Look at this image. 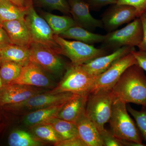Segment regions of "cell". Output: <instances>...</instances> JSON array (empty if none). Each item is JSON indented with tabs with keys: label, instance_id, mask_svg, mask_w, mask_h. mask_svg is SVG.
I'll use <instances>...</instances> for the list:
<instances>
[{
	"label": "cell",
	"instance_id": "1",
	"mask_svg": "<svg viewBox=\"0 0 146 146\" xmlns=\"http://www.w3.org/2000/svg\"><path fill=\"white\" fill-rule=\"evenodd\" d=\"M138 65H131L112 89L114 96L125 103L146 107V76Z\"/></svg>",
	"mask_w": 146,
	"mask_h": 146
},
{
	"label": "cell",
	"instance_id": "2",
	"mask_svg": "<svg viewBox=\"0 0 146 146\" xmlns=\"http://www.w3.org/2000/svg\"><path fill=\"white\" fill-rule=\"evenodd\" d=\"M109 122L112 133L119 140L145 146L136 123L128 113L126 103L115 97Z\"/></svg>",
	"mask_w": 146,
	"mask_h": 146
},
{
	"label": "cell",
	"instance_id": "3",
	"mask_svg": "<svg viewBox=\"0 0 146 146\" xmlns=\"http://www.w3.org/2000/svg\"><path fill=\"white\" fill-rule=\"evenodd\" d=\"M97 76L90 74L82 67L71 63L59 83L49 92L52 94L70 92L83 96H89L93 90Z\"/></svg>",
	"mask_w": 146,
	"mask_h": 146
},
{
	"label": "cell",
	"instance_id": "4",
	"mask_svg": "<svg viewBox=\"0 0 146 146\" xmlns=\"http://www.w3.org/2000/svg\"><path fill=\"white\" fill-rule=\"evenodd\" d=\"M115 99L112 89H100L92 92L87 98L86 115L97 127L100 134L109 122Z\"/></svg>",
	"mask_w": 146,
	"mask_h": 146
},
{
	"label": "cell",
	"instance_id": "5",
	"mask_svg": "<svg viewBox=\"0 0 146 146\" xmlns=\"http://www.w3.org/2000/svg\"><path fill=\"white\" fill-rule=\"evenodd\" d=\"M50 90L34 95L18 103L4 106L0 109L5 112L22 116L38 110L62 104L76 95L67 92L52 94L50 93Z\"/></svg>",
	"mask_w": 146,
	"mask_h": 146
},
{
	"label": "cell",
	"instance_id": "6",
	"mask_svg": "<svg viewBox=\"0 0 146 146\" xmlns=\"http://www.w3.org/2000/svg\"><path fill=\"white\" fill-rule=\"evenodd\" d=\"M27 13L25 21L32 42L49 47L60 54V46L54 39L52 29L45 19L36 13L33 0H27Z\"/></svg>",
	"mask_w": 146,
	"mask_h": 146
},
{
	"label": "cell",
	"instance_id": "7",
	"mask_svg": "<svg viewBox=\"0 0 146 146\" xmlns=\"http://www.w3.org/2000/svg\"><path fill=\"white\" fill-rule=\"evenodd\" d=\"M143 36V25L140 18H135L124 27L108 32L105 35L101 48L113 52L123 46H137Z\"/></svg>",
	"mask_w": 146,
	"mask_h": 146
},
{
	"label": "cell",
	"instance_id": "8",
	"mask_svg": "<svg viewBox=\"0 0 146 146\" xmlns=\"http://www.w3.org/2000/svg\"><path fill=\"white\" fill-rule=\"evenodd\" d=\"M54 39L60 46V54L67 56L71 63L76 65H82L108 54V51L102 48H97L79 41L68 40L56 35Z\"/></svg>",
	"mask_w": 146,
	"mask_h": 146
},
{
	"label": "cell",
	"instance_id": "9",
	"mask_svg": "<svg viewBox=\"0 0 146 146\" xmlns=\"http://www.w3.org/2000/svg\"><path fill=\"white\" fill-rule=\"evenodd\" d=\"M29 49L30 61L54 75L59 74L63 72L65 67V63L54 50L34 42H32Z\"/></svg>",
	"mask_w": 146,
	"mask_h": 146
},
{
	"label": "cell",
	"instance_id": "10",
	"mask_svg": "<svg viewBox=\"0 0 146 146\" xmlns=\"http://www.w3.org/2000/svg\"><path fill=\"white\" fill-rule=\"evenodd\" d=\"M133 52L118 59L106 71L97 76L92 92L100 89H112L128 68L137 65Z\"/></svg>",
	"mask_w": 146,
	"mask_h": 146
},
{
	"label": "cell",
	"instance_id": "11",
	"mask_svg": "<svg viewBox=\"0 0 146 146\" xmlns=\"http://www.w3.org/2000/svg\"><path fill=\"white\" fill-rule=\"evenodd\" d=\"M111 5L102 16L103 29L108 33L137 18L136 9L131 6L117 3Z\"/></svg>",
	"mask_w": 146,
	"mask_h": 146
},
{
	"label": "cell",
	"instance_id": "12",
	"mask_svg": "<svg viewBox=\"0 0 146 146\" xmlns=\"http://www.w3.org/2000/svg\"><path fill=\"white\" fill-rule=\"evenodd\" d=\"M50 90L16 84L3 85L0 88V109L7 106L21 102L34 95Z\"/></svg>",
	"mask_w": 146,
	"mask_h": 146
},
{
	"label": "cell",
	"instance_id": "13",
	"mask_svg": "<svg viewBox=\"0 0 146 146\" xmlns=\"http://www.w3.org/2000/svg\"><path fill=\"white\" fill-rule=\"evenodd\" d=\"M10 84L49 89H53L55 87L54 82L45 72L44 70L39 65L31 61L24 66L18 78Z\"/></svg>",
	"mask_w": 146,
	"mask_h": 146
},
{
	"label": "cell",
	"instance_id": "14",
	"mask_svg": "<svg viewBox=\"0 0 146 146\" xmlns=\"http://www.w3.org/2000/svg\"><path fill=\"white\" fill-rule=\"evenodd\" d=\"M70 13L76 25L89 31L97 28H103L101 20L94 18L89 11V5L84 0H68Z\"/></svg>",
	"mask_w": 146,
	"mask_h": 146
},
{
	"label": "cell",
	"instance_id": "15",
	"mask_svg": "<svg viewBox=\"0 0 146 146\" xmlns=\"http://www.w3.org/2000/svg\"><path fill=\"white\" fill-rule=\"evenodd\" d=\"M135 50V47L123 46L111 54L100 56L82 64V67L90 74L97 76L106 71L118 59Z\"/></svg>",
	"mask_w": 146,
	"mask_h": 146
},
{
	"label": "cell",
	"instance_id": "16",
	"mask_svg": "<svg viewBox=\"0 0 146 146\" xmlns=\"http://www.w3.org/2000/svg\"><path fill=\"white\" fill-rule=\"evenodd\" d=\"M88 97L76 95L64 104L55 117L76 124L79 120L86 115Z\"/></svg>",
	"mask_w": 146,
	"mask_h": 146
},
{
	"label": "cell",
	"instance_id": "17",
	"mask_svg": "<svg viewBox=\"0 0 146 146\" xmlns=\"http://www.w3.org/2000/svg\"><path fill=\"white\" fill-rule=\"evenodd\" d=\"M12 44L29 47L32 41L25 20H15L2 23Z\"/></svg>",
	"mask_w": 146,
	"mask_h": 146
},
{
	"label": "cell",
	"instance_id": "18",
	"mask_svg": "<svg viewBox=\"0 0 146 146\" xmlns=\"http://www.w3.org/2000/svg\"><path fill=\"white\" fill-rule=\"evenodd\" d=\"M65 103L38 110L21 116V124L29 129L37 125L44 123L50 119L55 117Z\"/></svg>",
	"mask_w": 146,
	"mask_h": 146
},
{
	"label": "cell",
	"instance_id": "19",
	"mask_svg": "<svg viewBox=\"0 0 146 146\" xmlns=\"http://www.w3.org/2000/svg\"><path fill=\"white\" fill-rule=\"evenodd\" d=\"M80 138L86 146H103V142L101 136L94 123L86 117L81 118L76 123Z\"/></svg>",
	"mask_w": 146,
	"mask_h": 146
},
{
	"label": "cell",
	"instance_id": "20",
	"mask_svg": "<svg viewBox=\"0 0 146 146\" xmlns=\"http://www.w3.org/2000/svg\"><path fill=\"white\" fill-rule=\"evenodd\" d=\"M13 62L25 66L30 62L29 47L11 44L0 50V64Z\"/></svg>",
	"mask_w": 146,
	"mask_h": 146
},
{
	"label": "cell",
	"instance_id": "21",
	"mask_svg": "<svg viewBox=\"0 0 146 146\" xmlns=\"http://www.w3.org/2000/svg\"><path fill=\"white\" fill-rule=\"evenodd\" d=\"M59 36L65 39H73L91 45L102 43L105 38V35L93 33L77 25L71 27Z\"/></svg>",
	"mask_w": 146,
	"mask_h": 146
},
{
	"label": "cell",
	"instance_id": "22",
	"mask_svg": "<svg viewBox=\"0 0 146 146\" xmlns=\"http://www.w3.org/2000/svg\"><path fill=\"white\" fill-rule=\"evenodd\" d=\"M7 143L10 146H41L46 144L30 131L18 129H13L9 133Z\"/></svg>",
	"mask_w": 146,
	"mask_h": 146
},
{
	"label": "cell",
	"instance_id": "23",
	"mask_svg": "<svg viewBox=\"0 0 146 146\" xmlns=\"http://www.w3.org/2000/svg\"><path fill=\"white\" fill-rule=\"evenodd\" d=\"M27 7V6L26 7H20L8 0H0V19L2 23L15 20H25Z\"/></svg>",
	"mask_w": 146,
	"mask_h": 146
},
{
	"label": "cell",
	"instance_id": "24",
	"mask_svg": "<svg viewBox=\"0 0 146 146\" xmlns=\"http://www.w3.org/2000/svg\"><path fill=\"white\" fill-rule=\"evenodd\" d=\"M44 123L51 126L62 140L79 136L77 127L74 123L59 118L53 117Z\"/></svg>",
	"mask_w": 146,
	"mask_h": 146
},
{
	"label": "cell",
	"instance_id": "25",
	"mask_svg": "<svg viewBox=\"0 0 146 146\" xmlns=\"http://www.w3.org/2000/svg\"><path fill=\"white\" fill-rule=\"evenodd\" d=\"M44 18L56 35H60L70 28L76 25L73 18L70 16H59L45 13Z\"/></svg>",
	"mask_w": 146,
	"mask_h": 146
},
{
	"label": "cell",
	"instance_id": "26",
	"mask_svg": "<svg viewBox=\"0 0 146 146\" xmlns=\"http://www.w3.org/2000/svg\"><path fill=\"white\" fill-rule=\"evenodd\" d=\"M29 131L46 143L55 144L62 140L58 133L50 125L40 124L29 129Z\"/></svg>",
	"mask_w": 146,
	"mask_h": 146
},
{
	"label": "cell",
	"instance_id": "27",
	"mask_svg": "<svg viewBox=\"0 0 146 146\" xmlns=\"http://www.w3.org/2000/svg\"><path fill=\"white\" fill-rule=\"evenodd\" d=\"M24 66L13 62L0 64V77L3 85L9 84L18 78Z\"/></svg>",
	"mask_w": 146,
	"mask_h": 146
},
{
	"label": "cell",
	"instance_id": "28",
	"mask_svg": "<svg viewBox=\"0 0 146 146\" xmlns=\"http://www.w3.org/2000/svg\"><path fill=\"white\" fill-rule=\"evenodd\" d=\"M33 2L38 6L58 10L68 15L70 13L68 0H33Z\"/></svg>",
	"mask_w": 146,
	"mask_h": 146
},
{
	"label": "cell",
	"instance_id": "29",
	"mask_svg": "<svg viewBox=\"0 0 146 146\" xmlns=\"http://www.w3.org/2000/svg\"><path fill=\"white\" fill-rule=\"evenodd\" d=\"M127 108L134 118L143 140L146 141V107L142 106L141 111L133 109L129 105Z\"/></svg>",
	"mask_w": 146,
	"mask_h": 146
},
{
	"label": "cell",
	"instance_id": "30",
	"mask_svg": "<svg viewBox=\"0 0 146 146\" xmlns=\"http://www.w3.org/2000/svg\"><path fill=\"white\" fill-rule=\"evenodd\" d=\"M116 3L127 5L136 9L137 18L146 13V0H117Z\"/></svg>",
	"mask_w": 146,
	"mask_h": 146
},
{
	"label": "cell",
	"instance_id": "31",
	"mask_svg": "<svg viewBox=\"0 0 146 146\" xmlns=\"http://www.w3.org/2000/svg\"><path fill=\"white\" fill-rule=\"evenodd\" d=\"M104 145L106 146H123L120 140L116 138L112 132L105 130L100 134Z\"/></svg>",
	"mask_w": 146,
	"mask_h": 146
},
{
	"label": "cell",
	"instance_id": "32",
	"mask_svg": "<svg viewBox=\"0 0 146 146\" xmlns=\"http://www.w3.org/2000/svg\"><path fill=\"white\" fill-rule=\"evenodd\" d=\"M89 6V8L94 11L99 10L101 8L108 5L116 3L117 0H84Z\"/></svg>",
	"mask_w": 146,
	"mask_h": 146
},
{
	"label": "cell",
	"instance_id": "33",
	"mask_svg": "<svg viewBox=\"0 0 146 146\" xmlns=\"http://www.w3.org/2000/svg\"><path fill=\"white\" fill-rule=\"evenodd\" d=\"M55 146H86V144L79 136L62 140L54 145Z\"/></svg>",
	"mask_w": 146,
	"mask_h": 146
},
{
	"label": "cell",
	"instance_id": "34",
	"mask_svg": "<svg viewBox=\"0 0 146 146\" xmlns=\"http://www.w3.org/2000/svg\"><path fill=\"white\" fill-rule=\"evenodd\" d=\"M133 54L137 61V65L146 72V52L135 50L133 52Z\"/></svg>",
	"mask_w": 146,
	"mask_h": 146
},
{
	"label": "cell",
	"instance_id": "35",
	"mask_svg": "<svg viewBox=\"0 0 146 146\" xmlns=\"http://www.w3.org/2000/svg\"><path fill=\"white\" fill-rule=\"evenodd\" d=\"M143 29V36L141 44L138 46L140 50L146 52V13H144L140 17Z\"/></svg>",
	"mask_w": 146,
	"mask_h": 146
},
{
	"label": "cell",
	"instance_id": "36",
	"mask_svg": "<svg viewBox=\"0 0 146 146\" xmlns=\"http://www.w3.org/2000/svg\"><path fill=\"white\" fill-rule=\"evenodd\" d=\"M12 44L8 34L2 27H0V50Z\"/></svg>",
	"mask_w": 146,
	"mask_h": 146
},
{
	"label": "cell",
	"instance_id": "37",
	"mask_svg": "<svg viewBox=\"0 0 146 146\" xmlns=\"http://www.w3.org/2000/svg\"><path fill=\"white\" fill-rule=\"evenodd\" d=\"M16 5L20 7H26L27 0H8Z\"/></svg>",
	"mask_w": 146,
	"mask_h": 146
},
{
	"label": "cell",
	"instance_id": "38",
	"mask_svg": "<svg viewBox=\"0 0 146 146\" xmlns=\"http://www.w3.org/2000/svg\"><path fill=\"white\" fill-rule=\"evenodd\" d=\"M5 116V112L1 109H0V128H2L3 125V120ZM0 130H1V129H0Z\"/></svg>",
	"mask_w": 146,
	"mask_h": 146
},
{
	"label": "cell",
	"instance_id": "39",
	"mask_svg": "<svg viewBox=\"0 0 146 146\" xmlns=\"http://www.w3.org/2000/svg\"><path fill=\"white\" fill-rule=\"evenodd\" d=\"M3 85L2 81L1 79V77H0V88L3 86Z\"/></svg>",
	"mask_w": 146,
	"mask_h": 146
},
{
	"label": "cell",
	"instance_id": "40",
	"mask_svg": "<svg viewBox=\"0 0 146 146\" xmlns=\"http://www.w3.org/2000/svg\"><path fill=\"white\" fill-rule=\"evenodd\" d=\"M0 27H2V22L0 19Z\"/></svg>",
	"mask_w": 146,
	"mask_h": 146
},
{
	"label": "cell",
	"instance_id": "41",
	"mask_svg": "<svg viewBox=\"0 0 146 146\" xmlns=\"http://www.w3.org/2000/svg\"></svg>",
	"mask_w": 146,
	"mask_h": 146
}]
</instances>
